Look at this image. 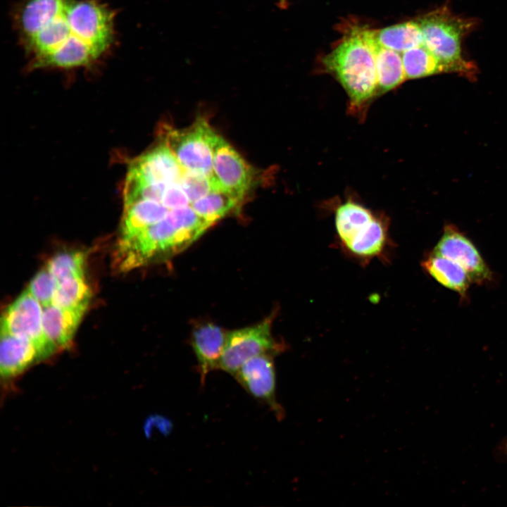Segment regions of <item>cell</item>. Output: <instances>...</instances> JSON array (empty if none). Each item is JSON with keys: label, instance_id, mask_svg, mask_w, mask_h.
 <instances>
[{"label": "cell", "instance_id": "cell-18", "mask_svg": "<svg viewBox=\"0 0 507 507\" xmlns=\"http://www.w3.org/2000/svg\"><path fill=\"white\" fill-rule=\"evenodd\" d=\"M240 202L221 189H213L190 206L199 217L211 226L236 208Z\"/></svg>", "mask_w": 507, "mask_h": 507}, {"label": "cell", "instance_id": "cell-12", "mask_svg": "<svg viewBox=\"0 0 507 507\" xmlns=\"http://www.w3.org/2000/svg\"><path fill=\"white\" fill-rule=\"evenodd\" d=\"M39 361L37 351L27 339L1 330L0 372L8 380L22 374Z\"/></svg>", "mask_w": 507, "mask_h": 507}, {"label": "cell", "instance_id": "cell-3", "mask_svg": "<svg viewBox=\"0 0 507 507\" xmlns=\"http://www.w3.org/2000/svg\"><path fill=\"white\" fill-rule=\"evenodd\" d=\"M425 46L442 62L446 73H461L468 77L475 74L471 62L461 54L463 36L473 23L453 15L446 8H440L418 20Z\"/></svg>", "mask_w": 507, "mask_h": 507}, {"label": "cell", "instance_id": "cell-17", "mask_svg": "<svg viewBox=\"0 0 507 507\" xmlns=\"http://www.w3.org/2000/svg\"><path fill=\"white\" fill-rule=\"evenodd\" d=\"M387 242V228L382 221L375 217L344 247L356 257L370 258L382 253Z\"/></svg>", "mask_w": 507, "mask_h": 507}, {"label": "cell", "instance_id": "cell-16", "mask_svg": "<svg viewBox=\"0 0 507 507\" xmlns=\"http://www.w3.org/2000/svg\"><path fill=\"white\" fill-rule=\"evenodd\" d=\"M371 32L380 44L399 53L423 44L418 21L404 22L380 30H371Z\"/></svg>", "mask_w": 507, "mask_h": 507}, {"label": "cell", "instance_id": "cell-15", "mask_svg": "<svg viewBox=\"0 0 507 507\" xmlns=\"http://www.w3.org/2000/svg\"><path fill=\"white\" fill-rule=\"evenodd\" d=\"M375 218L368 208L351 200L340 204L335 211L334 224L343 246L363 231Z\"/></svg>", "mask_w": 507, "mask_h": 507}, {"label": "cell", "instance_id": "cell-4", "mask_svg": "<svg viewBox=\"0 0 507 507\" xmlns=\"http://www.w3.org/2000/svg\"><path fill=\"white\" fill-rule=\"evenodd\" d=\"M215 134L208 122L200 118L184 129L163 125L160 130L159 139L170 149L186 170L212 177L213 145Z\"/></svg>", "mask_w": 507, "mask_h": 507}, {"label": "cell", "instance_id": "cell-22", "mask_svg": "<svg viewBox=\"0 0 507 507\" xmlns=\"http://www.w3.org/2000/svg\"><path fill=\"white\" fill-rule=\"evenodd\" d=\"M180 184L191 204L213 189H220L213 176L185 170Z\"/></svg>", "mask_w": 507, "mask_h": 507}, {"label": "cell", "instance_id": "cell-11", "mask_svg": "<svg viewBox=\"0 0 507 507\" xmlns=\"http://www.w3.org/2000/svg\"><path fill=\"white\" fill-rule=\"evenodd\" d=\"M358 30L374 56L377 92L383 94L398 87L406 79L401 55L380 44L374 38L371 30Z\"/></svg>", "mask_w": 507, "mask_h": 507}, {"label": "cell", "instance_id": "cell-19", "mask_svg": "<svg viewBox=\"0 0 507 507\" xmlns=\"http://www.w3.org/2000/svg\"><path fill=\"white\" fill-rule=\"evenodd\" d=\"M401 57L406 79L446 73L439 59L423 44L403 52Z\"/></svg>", "mask_w": 507, "mask_h": 507}, {"label": "cell", "instance_id": "cell-14", "mask_svg": "<svg viewBox=\"0 0 507 507\" xmlns=\"http://www.w3.org/2000/svg\"><path fill=\"white\" fill-rule=\"evenodd\" d=\"M423 268L436 282L465 299L472 283L465 270L454 261L432 252L422 263Z\"/></svg>", "mask_w": 507, "mask_h": 507}, {"label": "cell", "instance_id": "cell-6", "mask_svg": "<svg viewBox=\"0 0 507 507\" xmlns=\"http://www.w3.org/2000/svg\"><path fill=\"white\" fill-rule=\"evenodd\" d=\"M42 315V306L26 289L6 308L1 323V330L29 339L37 351L39 361L58 351L44 331Z\"/></svg>", "mask_w": 507, "mask_h": 507}, {"label": "cell", "instance_id": "cell-21", "mask_svg": "<svg viewBox=\"0 0 507 507\" xmlns=\"http://www.w3.org/2000/svg\"><path fill=\"white\" fill-rule=\"evenodd\" d=\"M84 254L80 251L57 254L46 264L56 282L64 278L84 275Z\"/></svg>", "mask_w": 507, "mask_h": 507}, {"label": "cell", "instance_id": "cell-2", "mask_svg": "<svg viewBox=\"0 0 507 507\" xmlns=\"http://www.w3.org/2000/svg\"><path fill=\"white\" fill-rule=\"evenodd\" d=\"M323 63L343 87L354 111L360 110L377 94L374 56L358 29L326 55Z\"/></svg>", "mask_w": 507, "mask_h": 507}, {"label": "cell", "instance_id": "cell-23", "mask_svg": "<svg viewBox=\"0 0 507 507\" xmlns=\"http://www.w3.org/2000/svg\"><path fill=\"white\" fill-rule=\"evenodd\" d=\"M56 289V282L46 265L35 275L27 288L42 307L52 304Z\"/></svg>", "mask_w": 507, "mask_h": 507}, {"label": "cell", "instance_id": "cell-9", "mask_svg": "<svg viewBox=\"0 0 507 507\" xmlns=\"http://www.w3.org/2000/svg\"><path fill=\"white\" fill-rule=\"evenodd\" d=\"M273 355L263 353L251 358L233 376L249 394L264 402L277 418L282 419L284 411L276 399Z\"/></svg>", "mask_w": 507, "mask_h": 507}, {"label": "cell", "instance_id": "cell-7", "mask_svg": "<svg viewBox=\"0 0 507 507\" xmlns=\"http://www.w3.org/2000/svg\"><path fill=\"white\" fill-rule=\"evenodd\" d=\"M213 174L220 189L240 201L255 180L254 168L217 133L213 145Z\"/></svg>", "mask_w": 507, "mask_h": 507}, {"label": "cell", "instance_id": "cell-24", "mask_svg": "<svg viewBox=\"0 0 507 507\" xmlns=\"http://www.w3.org/2000/svg\"><path fill=\"white\" fill-rule=\"evenodd\" d=\"M163 206L173 210L191 205L187 194L182 189L180 183H173L168 186L161 200L158 202Z\"/></svg>", "mask_w": 507, "mask_h": 507}, {"label": "cell", "instance_id": "cell-10", "mask_svg": "<svg viewBox=\"0 0 507 507\" xmlns=\"http://www.w3.org/2000/svg\"><path fill=\"white\" fill-rule=\"evenodd\" d=\"M227 332L220 325L211 322L200 324L192 331L191 344L202 385L210 372L219 369Z\"/></svg>", "mask_w": 507, "mask_h": 507}, {"label": "cell", "instance_id": "cell-8", "mask_svg": "<svg viewBox=\"0 0 507 507\" xmlns=\"http://www.w3.org/2000/svg\"><path fill=\"white\" fill-rule=\"evenodd\" d=\"M433 253L461 266L472 283L485 284L493 278L492 272L475 244L456 226L446 225Z\"/></svg>", "mask_w": 507, "mask_h": 507}, {"label": "cell", "instance_id": "cell-5", "mask_svg": "<svg viewBox=\"0 0 507 507\" xmlns=\"http://www.w3.org/2000/svg\"><path fill=\"white\" fill-rule=\"evenodd\" d=\"M272 323L269 316L254 325L227 332L219 369L234 375L251 358L281 351L272 334Z\"/></svg>", "mask_w": 507, "mask_h": 507}, {"label": "cell", "instance_id": "cell-1", "mask_svg": "<svg viewBox=\"0 0 507 507\" xmlns=\"http://www.w3.org/2000/svg\"><path fill=\"white\" fill-rule=\"evenodd\" d=\"M13 24L34 70L92 68L115 40V13L102 0H20Z\"/></svg>", "mask_w": 507, "mask_h": 507}, {"label": "cell", "instance_id": "cell-20", "mask_svg": "<svg viewBox=\"0 0 507 507\" xmlns=\"http://www.w3.org/2000/svg\"><path fill=\"white\" fill-rule=\"evenodd\" d=\"M91 296L84 275H75L56 282L52 304L65 308L87 307Z\"/></svg>", "mask_w": 507, "mask_h": 507}, {"label": "cell", "instance_id": "cell-25", "mask_svg": "<svg viewBox=\"0 0 507 507\" xmlns=\"http://www.w3.org/2000/svg\"><path fill=\"white\" fill-rule=\"evenodd\" d=\"M288 0H279L278 5L281 8H285L287 6Z\"/></svg>", "mask_w": 507, "mask_h": 507}, {"label": "cell", "instance_id": "cell-13", "mask_svg": "<svg viewBox=\"0 0 507 507\" xmlns=\"http://www.w3.org/2000/svg\"><path fill=\"white\" fill-rule=\"evenodd\" d=\"M87 308H65L54 304L43 307L44 331L58 351L70 344Z\"/></svg>", "mask_w": 507, "mask_h": 507}]
</instances>
